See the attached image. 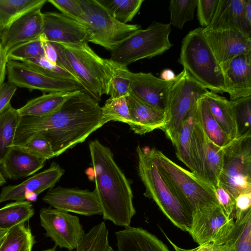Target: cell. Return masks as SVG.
Segmentation results:
<instances>
[{
    "label": "cell",
    "mask_w": 251,
    "mask_h": 251,
    "mask_svg": "<svg viewBox=\"0 0 251 251\" xmlns=\"http://www.w3.org/2000/svg\"><path fill=\"white\" fill-rule=\"evenodd\" d=\"M203 28L190 31L183 39L178 62L204 88L222 94L226 92L223 71L205 40Z\"/></svg>",
    "instance_id": "277c9868"
},
{
    "label": "cell",
    "mask_w": 251,
    "mask_h": 251,
    "mask_svg": "<svg viewBox=\"0 0 251 251\" xmlns=\"http://www.w3.org/2000/svg\"><path fill=\"white\" fill-rule=\"evenodd\" d=\"M47 0H0V30L8 27L23 15L41 9Z\"/></svg>",
    "instance_id": "83f0119b"
},
{
    "label": "cell",
    "mask_w": 251,
    "mask_h": 251,
    "mask_svg": "<svg viewBox=\"0 0 251 251\" xmlns=\"http://www.w3.org/2000/svg\"><path fill=\"white\" fill-rule=\"evenodd\" d=\"M197 114L202 128L208 138L215 145L223 148L231 141L211 114L203 97L197 101Z\"/></svg>",
    "instance_id": "f546056e"
},
{
    "label": "cell",
    "mask_w": 251,
    "mask_h": 251,
    "mask_svg": "<svg viewBox=\"0 0 251 251\" xmlns=\"http://www.w3.org/2000/svg\"><path fill=\"white\" fill-rule=\"evenodd\" d=\"M126 101L131 120L130 128L141 135L157 129H161L166 125V111L156 109L137 98L130 91Z\"/></svg>",
    "instance_id": "603a6c76"
},
{
    "label": "cell",
    "mask_w": 251,
    "mask_h": 251,
    "mask_svg": "<svg viewBox=\"0 0 251 251\" xmlns=\"http://www.w3.org/2000/svg\"><path fill=\"white\" fill-rule=\"evenodd\" d=\"M115 235L117 251H171L154 235L141 227H125Z\"/></svg>",
    "instance_id": "d4e9b609"
},
{
    "label": "cell",
    "mask_w": 251,
    "mask_h": 251,
    "mask_svg": "<svg viewBox=\"0 0 251 251\" xmlns=\"http://www.w3.org/2000/svg\"><path fill=\"white\" fill-rule=\"evenodd\" d=\"M77 91L44 94L30 100L17 110L21 117L47 116L57 111L68 99Z\"/></svg>",
    "instance_id": "4316f807"
},
{
    "label": "cell",
    "mask_w": 251,
    "mask_h": 251,
    "mask_svg": "<svg viewBox=\"0 0 251 251\" xmlns=\"http://www.w3.org/2000/svg\"><path fill=\"white\" fill-rule=\"evenodd\" d=\"M21 118L11 104L0 113V165L13 145Z\"/></svg>",
    "instance_id": "1f68e13d"
},
{
    "label": "cell",
    "mask_w": 251,
    "mask_h": 251,
    "mask_svg": "<svg viewBox=\"0 0 251 251\" xmlns=\"http://www.w3.org/2000/svg\"><path fill=\"white\" fill-rule=\"evenodd\" d=\"M89 148L95 184L94 191L100 203L102 218L125 227L130 226L136 214L130 183L117 165L109 148L97 139Z\"/></svg>",
    "instance_id": "7a4b0ae2"
},
{
    "label": "cell",
    "mask_w": 251,
    "mask_h": 251,
    "mask_svg": "<svg viewBox=\"0 0 251 251\" xmlns=\"http://www.w3.org/2000/svg\"><path fill=\"white\" fill-rule=\"evenodd\" d=\"M235 211L244 212L251 208V192L243 193L235 199Z\"/></svg>",
    "instance_id": "681fc988"
},
{
    "label": "cell",
    "mask_w": 251,
    "mask_h": 251,
    "mask_svg": "<svg viewBox=\"0 0 251 251\" xmlns=\"http://www.w3.org/2000/svg\"><path fill=\"white\" fill-rule=\"evenodd\" d=\"M46 160L20 147L12 146L0 165L6 177L17 179L33 175L44 167Z\"/></svg>",
    "instance_id": "cb8c5ba5"
},
{
    "label": "cell",
    "mask_w": 251,
    "mask_h": 251,
    "mask_svg": "<svg viewBox=\"0 0 251 251\" xmlns=\"http://www.w3.org/2000/svg\"><path fill=\"white\" fill-rule=\"evenodd\" d=\"M8 82L17 87L30 91L39 90L44 93L69 92L83 90L75 82L48 76L22 62L8 60L6 65Z\"/></svg>",
    "instance_id": "5bb4252c"
},
{
    "label": "cell",
    "mask_w": 251,
    "mask_h": 251,
    "mask_svg": "<svg viewBox=\"0 0 251 251\" xmlns=\"http://www.w3.org/2000/svg\"><path fill=\"white\" fill-rule=\"evenodd\" d=\"M42 36L51 43L75 45L88 42V33L85 26L61 13H43Z\"/></svg>",
    "instance_id": "ac0fdd59"
},
{
    "label": "cell",
    "mask_w": 251,
    "mask_h": 251,
    "mask_svg": "<svg viewBox=\"0 0 251 251\" xmlns=\"http://www.w3.org/2000/svg\"><path fill=\"white\" fill-rule=\"evenodd\" d=\"M196 103L182 122L174 145L176 150V157L193 173L194 172V168L191 155V142L192 131L196 120Z\"/></svg>",
    "instance_id": "f1b7e54d"
},
{
    "label": "cell",
    "mask_w": 251,
    "mask_h": 251,
    "mask_svg": "<svg viewBox=\"0 0 251 251\" xmlns=\"http://www.w3.org/2000/svg\"><path fill=\"white\" fill-rule=\"evenodd\" d=\"M245 13L248 19L251 21V0H245Z\"/></svg>",
    "instance_id": "db71d44e"
},
{
    "label": "cell",
    "mask_w": 251,
    "mask_h": 251,
    "mask_svg": "<svg viewBox=\"0 0 251 251\" xmlns=\"http://www.w3.org/2000/svg\"><path fill=\"white\" fill-rule=\"evenodd\" d=\"M203 97L211 114L229 138H237L238 126L230 100L209 91Z\"/></svg>",
    "instance_id": "484cf974"
},
{
    "label": "cell",
    "mask_w": 251,
    "mask_h": 251,
    "mask_svg": "<svg viewBox=\"0 0 251 251\" xmlns=\"http://www.w3.org/2000/svg\"><path fill=\"white\" fill-rule=\"evenodd\" d=\"M230 101L238 126L239 136L251 133V96Z\"/></svg>",
    "instance_id": "ab89813d"
},
{
    "label": "cell",
    "mask_w": 251,
    "mask_h": 251,
    "mask_svg": "<svg viewBox=\"0 0 251 251\" xmlns=\"http://www.w3.org/2000/svg\"><path fill=\"white\" fill-rule=\"evenodd\" d=\"M234 228L227 242L230 251H251V208L235 211Z\"/></svg>",
    "instance_id": "4dcf8cb0"
},
{
    "label": "cell",
    "mask_w": 251,
    "mask_h": 251,
    "mask_svg": "<svg viewBox=\"0 0 251 251\" xmlns=\"http://www.w3.org/2000/svg\"><path fill=\"white\" fill-rule=\"evenodd\" d=\"M204 28L236 30L251 39V21L245 13V0H219L213 19Z\"/></svg>",
    "instance_id": "7402d4cb"
},
{
    "label": "cell",
    "mask_w": 251,
    "mask_h": 251,
    "mask_svg": "<svg viewBox=\"0 0 251 251\" xmlns=\"http://www.w3.org/2000/svg\"><path fill=\"white\" fill-rule=\"evenodd\" d=\"M219 0H197V18L201 25L207 27L213 19Z\"/></svg>",
    "instance_id": "f6af8a7d"
},
{
    "label": "cell",
    "mask_w": 251,
    "mask_h": 251,
    "mask_svg": "<svg viewBox=\"0 0 251 251\" xmlns=\"http://www.w3.org/2000/svg\"><path fill=\"white\" fill-rule=\"evenodd\" d=\"M223 150L218 183L235 199L242 193L251 192V133L231 140Z\"/></svg>",
    "instance_id": "9c48e42d"
},
{
    "label": "cell",
    "mask_w": 251,
    "mask_h": 251,
    "mask_svg": "<svg viewBox=\"0 0 251 251\" xmlns=\"http://www.w3.org/2000/svg\"><path fill=\"white\" fill-rule=\"evenodd\" d=\"M101 110L106 123L111 121L121 122L129 126L131 123L126 96L115 99L109 98L101 107Z\"/></svg>",
    "instance_id": "74e56055"
},
{
    "label": "cell",
    "mask_w": 251,
    "mask_h": 251,
    "mask_svg": "<svg viewBox=\"0 0 251 251\" xmlns=\"http://www.w3.org/2000/svg\"><path fill=\"white\" fill-rule=\"evenodd\" d=\"M115 64L114 72L109 83L107 94L111 99L126 97L130 91L131 82L126 74L127 67Z\"/></svg>",
    "instance_id": "b9f144b4"
},
{
    "label": "cell",
    "mask_w": 251,
    "mask_h": 251,
    "mask_svg": "<svg viewBox=\"0 0 251 251\" xmlns=\"http://www.w3.org/2000/svg\"><path fill=\"white\" fill-rule=\"evenodd\" d=\"M1 31H0V35ZM6 53L3 50L0 40V87L4 82L6 72L7 58Z\"/></svg>",
    "instance_id": "816d5d0a"
},
{
    "label": "cell",
    "mask_w": 251,
    "mask_h": 251,
    "mask_svg": "<svg viewBox=\"0 0 251 251\" xmlns=\"http://www.w3.org/2000/svg\"><path fill=\"white\" fill-rule=\"evenodd\" d=\"M41 226L55 246L69 251L76 249L85 233L77 216L55 208H42L39 212Z\"/></svg>",
    "instance_id": "4fadbf2b"
},
{
    "label": "cell",
    "mask_w": 251,
    "mask_h": 251,
    "mask_svg": "<svg viewBox=\"0 0 251 251\" xmlns=\"http://www.w3.org/2000/svg\"><path fill=\"white\" fill-rule=\"evenodd\" d=\"M60 44L75 74L84 85V91L98 102L107 95L115 64L96 54L88 42L75 45Z\"/></svg>",
    "instance_id": "5b68a950"
},
{
    "label": "cell",
    "mask_w": 251,
    "mask_h": 251,
    "mask_svg": "<svg viewBox=\"0 0 251 251\" xmlns=\"http://www.w3.org/2000/svg\"><path fill=\"white\" fill-rule=\"evenodd\" d=\"M76 251H115L109 244L108 230L104 221L84 234Z\"/></svg>",
    "instance_id": "e575fe53"
},
{
    "label": "cell",
    "mask_w": 251,
    "mask_h": 251,
    "mask_svg": "<svg viewBox=\"0 0 251 251\" xmlns=\"http://www.w3.org/2000/svg\"><path fill=\"white\" fill-rule=\"evenodd\" d=\"M197 0H172L169 9L170 13L169 24L183 28L185 24L193 20L196 8Z\"/></svg>",
    "instance_id": "8d00e7d4"
},
{
    "label": "cell",
    "mask_w": 251,
    "mask_h": 251,
    "mask_svg": "<svg viewBox=\"0 0 251 251\" xmlns=\"http://www.w3.org/2000/svg\"><path fill=\"white\" fill-rule=\"evenodd\" d=\"M176 75L171 69H167L163 70L160 74V78L165 81H172L176 78Z\"/></svg>",
    "instance_id": "f5cc1de1"
},
{
    "label": "cell",
    "mask_w": 251,
    "mask_h": 251,
    "mask_svg": "<svg viewBox=\"0 0 251 251\" xmlns=\"http://www.w3.org/2000/svg\"><path fill=\"white\" fill-rule=\"evenodd\" d=\"M31 203L28 201H16L0 208V230L7 231L25 223L34 215Z\"/></svg>",
    "instance_id": "d6a6232c"
},
{
    "label": "cell",
    "mask_w": 251,
    "mask_h": 251,
    "mask_svg": "<svg viewBox=\"0 0 251 251\" xmlns=\"http://www.w3.org/2000/svg\"><path fill=\"white\" fill-rule=\"evenodd\" d=\"M158 168L180 199L194 211L219 205L214 187L151 148Z\"/></svg>",
    "instance_id": "8992f818"
},
{
    "label": "cell",
    "mask_w": 251,
    "mask_h": 251,
    "mask_svg": "<svg viewBox=\"0 0 251 251\" xmlns=\"http://www.w3.org/2000/svg\"><path fill=\"white\" fill-rule=\"evenodd\" d=\"M116 20L124 24L131 21L139 12L143 0H98Z\"/></svg>",
    "instance_id": "d590c367"
},
{
    "label": "cell",
    "mask_w": 251,
    "mask_h": 251,
    "mask_svg": "<svg viewBox=\"0 0 251 251\" xmlns=\"http://www.w3.org/2000/svg\"><path fill=\"white\" fill-rule=\"evenodd\" d=\"M136 151L138 175L145 188L144 195L152 199L175 226L187 232L191 226L192 211L160 172L151 148L138 145Z\"/></svg>",
    "instance_id": "3957f363"
},
{
    "label": "cell",
    "mask_w": 251,
    "mask_h": 251,
    "mask_svg": "<svg viewBox=\"0 0 251 251\" xmlns=\"http://www.w3.org/2000/svg\"><path fill=\"white\" fill-rule=\"evenodd\" d=\"M234 228V218L227 216L219 205H215L194 211L187 232L199 246H219L228 240Z\"/></svg>",
    "instance_id": "7c38bea8"
},
{
    "label": "cell",
    "mask_w": 251,
    "mask_h": 251,
    "mask_svg": "<svg viewBox=\"0 0 251 251\" xmlns=\"http://www.w3.org/2000/svg\"><path fill=\"white\" fill-rule=\"evenodd\" d=\"M0 31H1V30H0Z\"/></svg>",
    "instance_id": "91938a15"
},
{
    "label": "cell",
    "mask_w": 251,
    "mask_h": 251,
    "mask_svg": "<svg viewBox=\"0 0 251 251\" xmlns=\"http://www.w3.org/2000/svg\"><path fill=\"white\" fill-rule=\"evenodd\" d=\"M22 62L48 76L77 83L75 77L68 71L58 65L49 62L44 57L26 60Z\"/></svg>",
    "instance_id": "60d3db41"
},
{
    "label": "cell",
    "mask_w": 251,
    "mask_h": 251,
    "mask_svg": "<svg viewBox=\"0 0 251 251\" xmlns=\"http://www.w3.org/2000/svg\"><path fill=\"white\" fill-rule=\"evenodd\" d=\"M161 230H162L168 242L174 248L175 251H214V250L215 245H213L210 244L200 245L198 247L192 249H185L181 248L174 243L173 241H171L170 239L166 235V234L164 233V231L162 229H161Z\"/></svg>",
    "instance_id": "f907efd6"
},
{
    "label": "cell",
    "mask_w": 251,
    "mask_h": 251,
    "mask_svg": "<svg viewBox=\"0 0 251 251\" xmlns=\"http://www.w3.org/2000/svg\"><path fill=\"white\" fill-rule=\"evenodd\" d=\"M214 251H230L229 245L228 243L226 242L221 245H215Z\"/></svg>",
    "instance_id": "11a10c76"
},
{
    "label": "cell",
    "mask_w": 251,
    "mask_h": 251,
    "mask_svg": "<svg viewBox=\"0 0 251 251\" xmlns=\"http://www.w3.org/2000/svg\"><path fill=\"white\" fill-rule=\"evenodd\" d=\"M17 146L47 160L55 157L50 142L41 133L34 134L22 144Z\"/></svg>",
    "instance_id": "7bdbcfd3"
},
{
    "label": "cell",
    "mask_w": 251,
    "mask_h": 251,
    "mask_svg": "<svg viewBox=\"0 0 251 251\" xmlns=\"http://www.w3.org/2000/svg\"><path fill=\"white\" fill-rule=\"evenodd\" d=\"M64 173L65 170L53 162L49 168L21 183L3 187L0 193V203L8 201L35 200L39 194L53 188Z\"/></svg>",
    "instance_id": "2e32d148"
},
{
    "label": "cell",
    "mask_w": 251,
    "mask_h": 251,
    "mask_svg": "<svg viewBox=\"0 0 251 251\" xmlns=\"http://www.w3.org/2000/svg\"><path fill=\"white\" fill-rule=\"evenodd\" d=\"M55 249H56V246H54L53 248H52L51 249L44 250L42 251H56Z\"/></svg>",
    "instance_id": "680465c9"
},
{
    "label": "cell",
    "mask_w": 251,
    "mask_h": 251,
    "mask_svg": "<svg viewBox=\"0 0 251 251\" xmlns=\"http://www.w3.org/2000/svg\"><path fill=\"white\" fill-rule=\"evenodd\" d=\"M208 91L183 69L176 75L169 93L167 123L162 129L174 146L184 119Z\"/></svg>",
    "instance_id": "30bf717a"
},
{
    "label": "cell",
    "mask_w": 251,
    "mask_h": 251,
    "mask_svg": "<svg viewBox=\"0 0 251 251\" xmlns=\"http://www.w3.org/2000/svg\"><path fill=\"white\" fill-rule=\"evenodd\" d=\"M171 25L154 22L145 29H138L111 51L109 59L124 66L138 60L161 55L173 45L169 40Z\"/></svg>",
    "instance_id": "52a82bcc"
},
{
    "label": "cell",
    "mask_w": 251,
    "mask_h": 251,
    "mask_svg": "<svg viewBox=\"0 0 251 251\" xmlns=\"http://www.w3.org/2000/svg\"><path fill=\"white\" fill-rule=\"evenodd\" d=\"M126 74L130 80V91L133 95L153 107L166 112L170 89L175 79L165 81L151 73H135L128 69Z\"/></svg>",
    "instance_id": "e0dca14e"
},
{
    "label": "cell",
    "mask_w": 251,
    "mask_h": 251,
    "mask_svg": "<svg viewBox=\"0 0 251 251\" xmlns=\"http://www.w3.org/2000/svg\"><path fill=\"white\" fill-rule=\"evenodd\" d=\"M40 37L44 52V57L51 63L57 65V52L56 49L51 43L46 40L42 35Z\"/></svg>",
    "instance_id": "c3c4849f"
},
{
    "label": "cell",
    "mask_w": 251,
    "mask_h": 251,
    "mask_svg": "<svg viewBox=\"0 0 251 251\" xmlns=\"http://www.w3.org/2000/svg\"><path fill=\"white\" fill-rule=\"evenodd\" d=\"M203 33L220 66L242 53L251 51V39L238 31L203 28Z\"/></svg>",
    "instance_id": "d6986e66"
},
{
    "label": "cell",
    "mask_w": 251,
    "mask_h": 251,
    "mask_svg": "<svg viewBox=\"0 0 251 251\" xmlns=\"http://www.w3.org/2000/svg\"><path fill=\"white\" fill-rule=\"evenodd\" d=\"M106 123L99 102L81 89L51 114L21 117L12 146L39 133L49 141L55 157L84 142Z\"/></svg>",
    "instance_id": "6da1fadb"
},
{
    "label": "cell",
    "mask_w": 251,
    "mask_h": 251,
    "mask_svg": "<svg viewBox=\"0 0 251 251\" xmlns=\"http://www.w3.org/2000/svg\"><path fill=\"white\" fill-rule=\"evenodd\" d=\"M35 243L30 228L23 223L7 230L0 244V251H32Z\"/></svg>",
    "instance_id": "836d02e7"
},
{
    "label": "cell",
    "mask_w": 251,
    "mask_h": 251,
    "mask_svg": "<svg viewBox=\"0 0 251 251\" xmlns=\"http://www.w3.org/2000/svg\"><path fill=\"white\" fill-rule=\"evenodd\" d=\"M43 23V13L40 8L19 18L1 31L0 40L3 50L7 54L15 46L39 38L42 33Z\"/></svg>",
    "instance_id": "44dd1931"
},
{
    "label": "cell",
    "mask_w": 251,
    "mask_h": 251,
    "mask_svg": "<svg viewBox=\"0 0 251 251\" xmlns=\"http://www.w3.org/2000/svg\"><path fill=\"white\" fill-rule=\"evenodd\" d=\"M43 200L55 209L85 216L102 215L99 200L94 191L58 186L50 189Z\"/></svg>",
    "instance_id": "9a60e30c"
},
{
    "label": "cell",
    "mask_w": 251,
    "mask_h": 251,
    "mask_svg": "<svg viewBox=\"0 0 251 251\" xmlns=\"http://www.w3.org/2000/svg\"><path fill=\"white\" fill-rule=\"evenodd\" d=\"M8 60L20 62L44 57L40 37L18 44L7 52Z\"/></svg>",
    "instance_id": "f35d334b"
},
{
    "label": "cell",
    "mask_w": 251,
    "mask_h": 251,
    "mask_svg": "<svg viewBox=\"0 0 251 251\" xmlns=\"http://www.w3.org/2000/svg\"><path fill=\"white\" fill-rule=\"evenodd\" d=\"M17 87L9 82H4L0 87V113L11 104L10 100L16 92Z\"/></svg>",
    "instance_id": "7dc6e473"
},
{
    "label": "cell",
    "mask_w": 251,
    "mask_h": 251,
    "mask_svg": "<svg viewBox=\"0 0 251 251\" xmlns=\"http://www.w3.org/2000/svg\"><path fill=\"white\" fill-rule=\"evenodd\" d=\"M230 100L251 96V51L221 65Z\"/></svg>",
    "instance_id": "ffe728a7"
},
{
    "label": "cell",
    "mask_w": 251,
    "mask_h": 251,
    "mask_svg": "<svg viewBox=\"0 0 251 251\" xmlns=\"http://www.w3.org/2000/svg\"><path fill=\"white\" fill-rule=\"evenodd\" d=\"M61 14L82 24L83 12L79 0H48Z\"/></svg>",
    "instance_id": "ee69618b"
},
{
    "label": "cell",
    "mask_w": 251,
    "mask_h": 251,
    "mask_svg": "<svg viewBox=\"0 0 251 251\" xmlns=\"http://www.w3.org/2000/svg\"><path fill=\"white\" fill-rule=\"evenodd\" d=\"M83 16L82 25L88 33V42L110 51L141 29L138 25L124 24L115 20L98 0H79Z\"/></svg>",
    "instance_id": "ba28073f"
},
{
    "label": "cell",
    "mask_w": 251,
    "mask_h": 251,
    "mask_svg": "<svg viewBox=\"0 0 251 251\" xmlns=\"http://www.w3.org/2000/svg\"><path fill=\"white\" fill-rule=\"evenodd\" d=\"M7 231L0 230V244L1 243Z\"/></svg>",
    "instance_id": "6f0895ef"
},
{
    "label": "cell",
    "mask_w": 251,
    "mask_h": 251,
    "mask_svg": "<svg viewBox=\"0 0 251 251\" xmlns=\"http://www.w3.org/2000/svg\"><path fill=\"white\" fill-rule=\"evenodd\" d=\"M191 155L194 168L193 174L215 188L218 184L223 166V150L213 143L204 132L197 114V107L191 137Z\"/></svg>",
    "instance_id": "8fae6325"
},
{
    "label": "cell",
    "mask_w": 251,
    "mask_h": 251,
    "mask_svg": "<svg viewBox=\"0 0 251 251\" xmlns=\"http://www.w3.org/2000/svg\"><path fill=\"white\" fill-rule=\"evenodd\" d=\"M6 183V180L4 177L3 175L0 170V186L3 185Z\"/></svg>",
    "instance_id": "9f6ffc18"
},
{
    "label": "cell",
    "mask_w": 251,
    "mask_h": 251,
    "mask_svg": "<svg viewBox=\"0 0 251 251\" xmlns=\"http://www.w3.org/2000/svg\"><path fill=\"white\" fill-rule=\"evenodd\" d=\"M215 189L219 206L227 216L234 218L236 211L235 199L219 183Z\"/></svg>",
    "instance_id": "bcb514c9"
}]
</instances>
